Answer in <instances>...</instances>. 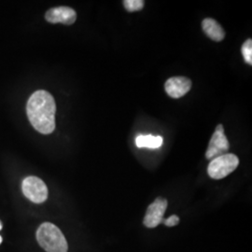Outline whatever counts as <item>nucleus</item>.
<instances>
[{
    "mask_svg": "<svg viewBox=\"0 0 252 252\" xmlns=\"http://www.w3.org/2000/svg\"><path fill=\"white\" fill-rule=\"evenodd\" d=\"M27 117L37 132L49 135L55 129L56 104L53 95L40 90L35 92L28 100Z\"/></svg>",
    "mask_w": 252,
    "mask_h": 252,
    "instance_id": "f257e3e1",
    "label": "nucleus"
},
{
    "mask_svg": "<svg viewBox=\"0 0 252 252\" xmlns=\"http://www.w3.org/2000/svg\"><path fill=\"white\" fill-rule=\"evenodd\" d=\"M36 240L47 252H67L68 245L57 226L44 222L36 231Z\"/></svg>",
    "mask_w": 252,
    "mask_h": 252,
    "instance_id": "f03ea898",
    "label": "nucleus"
},
{
    "mask_svg": "<svg viewBox=\"0 0 252 252\" xmlns=\"http://www.w3.org/2000/svg\"><path fill=\"white\" fill-rule=\"evenodd\" d=\"M239 159L233 153H226L211 160L208 164L207 172L211 179L221 180L237 168Z\"/></svg>",
    "mask_w": 252,
    "mask_h": 252,
    "instance_id": "7ed1b4c3",
    "label": "nucleus"
},
{
    "mask_svg": "<svg viewBox=\"0 0 252 252\" xmlns=\"http://www.w3.org/2000/svg\"><path fill=\"white\" fill-rule=\"evenodd\" d=\"M23 192L27 199L36 204H41L48 198V188L43 180L36 177H27L23 181Z\"/></svg>",
    "mask_w": 252,
    "mask_h": 252,
    "instance_id": "20e7f679",
    "label": "nucleus"
},
{
    "mask_svg": "<svg viewBox=\"0 0 252 252\" xmlns=\"http://www.w3.org/2000/svg\"><path fill=\"white\" fill-rule=\"evenodd\" d=\"M229 149H230V144L224 134L223 126L219 125L217 126L216 130L209 141L207 153H206V158L207 160L211 161L219 156L226 154L228 153Z\"/></svg>",
    "mask_w": 252,
    "mask_h": 252,
    "instance_id": "39448f33",
    "label": "nucleus"
},
{
    "mask_svg": "<svg viewBox=\"0 0 252 252\" xmlns=\"http://www.w3.org/2000/svg\"><path fill=\"white\" fill-rule=\"evenodd\" d=\"M167 208V200L158 197L151 204L146 212L143 223L148 228H155L161 224L163 220V215Z\"/></svg>",
    "mask_w": 252,
    "mask_h": 252,
    "instance_id": "423d86ee",
    "label": "nucleus"
},
{
    "mask_svg": "<svg viewBox=\"0 0 252 252\" xmlns=\"http://www.w3.org/2000/svg\"><path fill=\"white\" fill-rule=\"evenodd\" d=\"M191 88V81L185 77H173L168 79L165 84L164 89L166 94L172 98H180L184 96Z\"/></svg>",
    "mask_w": 252,
    "mask_h": 252,
    "instance_id": "0eeeda50",
    "label": "nucleus"
},
{
    "mask_svg": "<svg viewBox=\"0 0 252 252\" xmlns=\"http://www.w3.org/2000/svg\"><path fill=\"white\" fill-rule=\"evenodd\" d=\"M45 19L52 24L61 23L66 26H70L76 22L77 13L69 7H57L49 9L46 12Z\"/></svg>",
    "mask_w": 252,
    "mask_h": 252,
    "instance_id": "6e6552de",
    "label": "nucleus"
},
{
    "mask_svg": "<svg viewBox=\"0 0 252 252\" xmlns=\"http://www.w3.org/2000/svg\"><path fill=\"white\" fill-rule=\"evenodd\" d=\"M202 28L206 35L214 41H221L225 37L224 30L214 19H205L202 22Z\"/></svg>",
    "mask_w": 252,
    "mask_h": 252,
    "instance_id": "1a4fd4ad",
    "label": "nucleus"
},
{
    "mask_svg": "<svg viewBox=\"0 0 252 252\" xmlns=\"http://www.w3.org/2000/svg\"><path fill=\"white\" fill-rule=\"evenodd\" d=\"M163 143L162 136H154L152 135H139L135 138V145L137 148H150L158 149Z\"/></svg>",
    "mask_w": 252,
    "mask_h": 252,
    "instance_id": "9d476101",
    "label": "nucleus"
},
{
    "mask_svg": "<svg viewBox=\"0 0 252 252\" xmlns=\"http://www.w3.org/2000/svg\"><path fill=\"white\" fill-rule=\"evenodd\" d=\"M123 3L126 10L129 12L141 10L144 8L145 5L143 0H125Z\"/></svg>",
    "mask_w": 252,
    "mask_h": 252,
    "instance_id": "9b49d317",
    "label": "nucleus"
},
{
    "mask_svg": "<svg viewBox=\"0 0 252 252\" xmlns=\"http://www.w3.org/2000/svg\"><path fill=\"white\" fill-rule=\"evenodd\" d=\"M242 54H243L244 59L249 64H252V38L248 39L245 41L242 48Z\"/></svg>",
    "mask_w": 252,
    "mask_h": 252,
    "instance_id": "f8f14e48",
    "label": "nucleus"
},
{
    "mask_svg": "<svg viewBox=\"0 0 252 252\" xmlns=\"http://www.w3.org/2000/svg\"><path fill=\"white\" fill-rule=\"evenodd\" d=\"M162 222L164 223V225L168 226V227H174V226L178 225L180 223V218L177 215H172L167 220H163Z\"/></svg>",
    "mask_w": 252,
    "mask_h": 252,
    "instance_id": "ddd939ff",
    "label": "nucleus"
},
{
    "mask_svg": "<svg viewBox=\"0 0 252 252\" xmlns=\"http://www.w3.org/2000/svg\"><path fill=\"white\" fill-rule=\"evenodd\" d=\"M2 243V237L0 236V244Z\"/></svg>",
    "mask_w": 252,
    "mask_h": 252,
    "instance_id": "4468645a",
    "label": "nucleus"
},
{
    "mask_svg": "<svg viewBox=\"0 0 252 252\" xmlns=\"http://www.w3.org/2000/svg\"><path fill=\"white\" fill-rule=\"evenodd\" d=\"M2 229V224H1V222H0V230Z\"/></svg>",
    "mask_w": 252,
    "mask_h": 252,
    "instance_id": "2eb2a0df",
    "label": "nucleus"
}]
</instances>
